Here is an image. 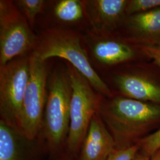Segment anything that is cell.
Segmentation results:
<instances>
[{
  "instance_id": "9",
  "label": "cell",
  "mask_w": 160,
  "mask_h": 160,
  "mask_svg": "<svg viewBox=\"0 0 160 160\" xmlns=\"http://www.w3.org/2000/svg\"><path fill=\"white\" fill-rule=\"evenodd\" d=\"M128 1H84L86 17L96 34H102L116 28L126 11Z\"/></svg>"
},
{
  "instance_id": "2",
  "label": "cell",
  "mask_w": 160,
  "mask_h": 160,
  "mask_svg": "<svg viewBox=\"0 0 160 160\" xmlns=\"http://www.w3.org/2000/svg\"><path fill=\"white\" fill-rule=\"evenodd\" d=\"M41 61L58 57L67 61L85 77L93 88L105 96L112 93L106 84L92 67L81 44L78 33L63 29H50L44 32L32 52Z\"/></svg>"
},
{
  "instance_id": "8",
  "label": "cell",
  "mask_w": 160,
  "mask_h": 160,
  "mask_svg": "<svg viewBox=\"0 0 160 160\" xmlns=\"http://www.w3.org/2000/svg\"><path fill=\"white\" fill-rule=\"evenodd\" d=\"M116 147L114 138L98 113L90 122L78 160H106Z\"/></svg>"
},
{
  "instance_id": "5",
  "label": "cell",
  "mask_w": 160,
  "mask_h": 160,
  "mask_svg": "<svg viewBox=\"0 0 160 160\" xmlns=\"http://www.w3.org/2000/svg\"><path fill=\"white\" fill-rule=\"evenodd\" d=\"M38 39L28 20L12 1H0V66L35 48Z\"/></svg>"
},
{
  "instance_id": "18",
  "label": "cell",
  "mask_w": 160,
  "mask_h": 160,
  "mask_svg": "<svg viewBox=\"0 0 160 160\" xmlns=\"http://www.w3.org/2000/svg\"><path fill=\"white\" fill-rule=\"evenodd\" d=\"M140 146L138 143L117 147L109 155L106 160H133Z\"/></svg>"
},
{
  "instance_id": "19",
  "label": "cell",
  "mask_w": 160,
  "mask_h": 160,
  "mask_svg": "<svg viewBox=\"0 0 160 160\" xmlns=\"http://www.w3.org/2000/svg\"><path fill=\"white\" fill-rule=\"evenodd\" d=\"M142 51L153 59L160 67V46L155 45H144L142 46Z\"/></svg>"
},
{
  "instance_id": "21",
  "label": "cell",
  "mask_w": 160,
  "mask_h": 160,
  "mask_svg": "<svg viewBox=\"0 0 160 160\" xmlns=\"http://www.w3.org/2000/svg\"><path fill=\"white\" fill-rule=\"evenodd\" d=\"M151 160H160V149L152 156Z\"/></svg>"
},
{
  "instance_id": "6",
  "label": "cell",
  "mask_w": 160,
  "mask_h": 160,
  "mask_svg": "<svg viewBox=\"0 0 160 160\" xmlns=\"http://www.w3.org/2000/svg\"><path fill=\"white\" fill-rule=\"evenodd\" d=\"M30 75L23 100L18 131L29 141L39 133L43 122L44 108L47 100L48 69L46 62L33 54L29 57Z\"/></svg>"
},
{
  "instance_id": "10",
  "label": "cell",
  "mask_w": 160,
  "mask_h": 160,
  "mask_svg": "<svg viewBox=\"0 0 160 160\" xmlns=\"http://www.w3.org/2000/svg\"><path fill=\"white\" fill-rule=\"evenodd\" d=\"M92 57L102 65L111 66L131 61L135 57L131 46L121 40L98 36L93 33L88 37Z\"/></svg>"
},
{
  "instance_id": "4",
  "label": "cell",
  "mask_w": 160,
  "mask_h": 160,
  "mask_svg": "<svg viewBox=\"0 0 160 160\" xmlns=\"http://www.w3.org/2000/svg\"><path fill=\"white\" fill-rule=\"evenodd\" d=\"M67 67L72 86L67 145L69 152L74 155L80 150L92 119L99 112L102 101L85 77L68 62Z\"/></svg>"
},
{
  "instance_id": "13",
  "label": "cell",
  "mask_w": 160,
  "mask_h": 160,
  "mask_svg": "<svg viewBox=\"0 0 160 160\" xmlns=\"http://www.w3.org/2000/svg\"><path fill=\"white\" fill-rule=\"evenodd\" d=\"M17 128L0 121V160H24L22 138Z\"/></svg>"
},
{
  "instance_id": "20",
  "label": "cell",
  "mask_w": 160,
  "mask_h": 160,
  "mask_svg": "<svg viewBox=\"0 0 160 160\" xmlns=\"http://www.w3.org/2000/svg\"><path fill=\"white\" fill-rule=\"evenodd\" d=\"M133 160H151L149 157L143 154H138L136 155Z\"/></svg>"
},
{
  "instance_id": "12",
  "label": "cell",
  "mask_w": 160,
  "mask_h": 160,
  "mask_svg": "<svg viewBox=\"0 0 160 160\" xmlns=\"http://www.w3.org/2000/svg\"><path fill=\"white\" fill-rule=\"evenodd\" d=\"M128 26L138 38L155 42L160 39V8L130 16Z\"/></svg>"
},
{
  "instance_id": "14",
  "label": "cell",
  "mask_w": 160,
  "mask_h": 160,
  "mask_svg": "<svg viewBox=\"0 0 160 160\" xmlns=\"http://www.w3.org/2000/svg\"><path fill=\"white\" fill-rule=\"evenodd\" d=\"M54 17L64 24H75L86 17L84 1L59 0L53 8Z\"/></svg>"
},
{
  "instance_id": "3",
  "label": "cell",
  "mask_w": 160,
  "mask_h": 160,
  "mask_svg": "<svg viewBox=\"0 0 160 160\" xmlns=\"http://www.w3.org/2000/svg\"><path fill=\"white\" fill-rule=\"evenodd\" d=\"M72 86L67 68L57 69L48 82V94L43 126L49 148L56 152L68 135Z\"/></svg>"
},
{
  "instance_id": "16",
  "label": "cell",
  "mask_w": 160,
  "mask_h": 160,
  "mask_svg": "<svg viewBox=\"0 0 160 160\" xmlns=\"http://www.w3.org/2000/svg\"><path fill=\"white\" fill-rule=\"evenodd\" d=\"M159 7L160 0H131L128 2L125 12L132 16L149 12Z\"/></svg>"
},
{
  "instance_id": "1",
  "label": "cell",
  "mask_w": 160,
  "mask_h": 160,
  "mask_svg": "<svg viewBox=\"0 0 160 160\" xmlns=\"http://www.w3.org/2000/svg\"><path fill=\"white\" fill-rule=\"evenodd\" d=\"M98 113L116 144L122 147L160 119V106L118 96L102 102Z\"/></svg>"
},
{
  "instance_id": "17",
  "label": "cell",
  "mask_w": 160,
  "mask_h": 160,
  "mask_svg": "<svg viewBox=\"0 0 160 160\" xmlns=\"http://www.w3.org/2000/svg\"><path fill=\"white\" fill-rule=\"evenodd\" d=\"M138 144L142 149L143 154L152 156L160 149V129L142 138Z\"/></svg>"
},
{
  "instance_id": "15",
  "label": "cell",
  "mask_w": 160,
  "mask_h": 160,
  "mask_svg": "<svg viewBox=\"0 0 160 160\" xmlns=\"http://www.w3.org/2000/svg\"><path fill=\"white\" fill-rule=\"evenodd\" d=\"M20 12H23L30 27H34L36 16L43 10L46 1L44 0H18L14 1Z\"/></svg>"
},
{
  "instance_id": "7",
  "label": "cell",
  "mask_w": 160,
  "mask_h": 160,
  "mask_svg": "<svg viewBox=\"0 0 160 160\" xmlns=\"http://www.w3.org/2000/svg\"><path fill=\"white\" fill-rule=\"evenodd\" d=\"M29 75V57L17 58L0 66L1 120L18 130Z\"/></svg>"
},
{
  "instance_id": "11",
  "label": "cell",
  "mask_w": 160,
  "mask_h": 160,
  "mask_svg": "<svg viewBox=\"0 0 160 160\" xmlns=\"http://www.w3.org/2000/svg\"><path fill=\"white\" fill-rule=\"evenodd\" d=\"M114 83L123 97L143 102L160 103V86L142 75H116Z\"/></svg>"
}]
</instances>
